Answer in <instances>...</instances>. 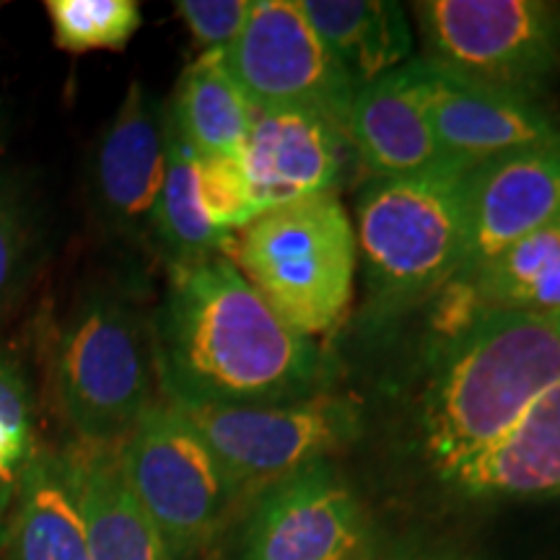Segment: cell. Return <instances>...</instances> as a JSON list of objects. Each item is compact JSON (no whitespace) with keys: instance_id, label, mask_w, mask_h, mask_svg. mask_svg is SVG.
I'll list each match as a JSON object with an SVG mask.
<instances>
[{"instance_id":"1","label":"cell","mask_w":560,"mask_h":560,"mask_svg":"<svg viewBox=\"0 0 560 560\" xmlns=\"http://www.w3.org/2000/svg\"><path fill=\"white\" fill-rule=\"evenodd\" d=\"M166 400L206 405L289 402L317 395L322 355L285 325L229 257L172 268L153 322Z\"/></svg>"},{"instance_id":"2","label":"cell","mask_w":560,"mask_h":560,"mask_svg":"<svg viewBox=\"0 0 560 560\" xmlns=\"http://www.w3.org/2000/svg\"><path fill=\"white\" fill-rule=\"evenodd\" d=\"M560 382V319L482 312L454 335L423 395L420 431L439 472L493 444Z\"/></svg>"},{"instance_id":"3","label":"cell","mask_w":560,"mask_h":560,"mask_svg":"<svg viewBox=\"0 0 560 560\" xmlns=\"http://www.w3.org/2000/svg\"><path fill=\"white\" fill-rule=\"evenodd\" d=\"M153 330L128 299L89 291L60 322L50 387L81 444L117 446L156 405Z\"/></svg>"},{"instance_id":"4","label":"cell","mask_w":560,"mask_h":560,"mask_svg":"<svg viewBox=\"0 0 560 560\" xmlns=\"http://www.w3.org/2000/svg\"><path fill=\"white\" fill-rule=\"evenodd\" d=\"M231 242L236 268L299 335L314 340L346 319L359 242L338 195L265 210Z\"/></svg>"},{"instance_id":"5","label":"cell","mask_w":560,"mask_h":560,"mask_svg":"<svg viewBox=\"0 0 560 560\" xmlns=\"http://www.w3.org/2000/svg\"><path fill=\"white\" fill-rule=\"evenodd\" d=\"M446 164L374 179L359 200V255L374 301L402 306L459 276L467 252V174Z\"/></svg>"},{"instance_id":"6","label":"cell","mask_w":560,"mask_h":560,"mask_svg":"<svg viewBox=\"0 0 560 560\" xmlns=\"http://www.w3.org/2000/svg\"><path fill=\"white\" fill-rule=\"evenodd\" d=\"M423 58L475 86L537 100L560 66V11L542 0L412 3Z\"/></svg>"},{"instance_id":"7","label":"cell","mask_w":560,"mask_h":560,"mask_svg":"<svg viewBox=\"0 0 560 560\" xmlns=\"http://www.w3.org/2000/svg\"><path fill=\"white\" fill-rule=\"evenodd\" d=\"M117 450L132 495L172 558L198 556L221 529L236 488L190 420L172 402H156Z\"/></svg>"},{"instance_id":"8","label":"cell","mask_w":560,"mask_h":560,"mask_svg":"<svg viewBox=\"0 0 560 560\" xmlns=\"http://www.w3.org/2000/svg\"><path fill=\"white\" fill-rule=\"evenodd\" d=\"M174 408L190 420L236 490L272 486L285 475L325 459L353 441L361 425L355 405L330 395L289 402Z\"/></svg>"},{"instance_id":"9","label":"cell","mask_w":560,"mask_h":560,"mask_svg":"<svg viewBox=\"0 0 560 560\" xmlns=\"http://www.w3.org/2000/svg\"><path fill=\"white\" fill-rule=\"evenodd\" d=\"M221 55L255 109L310 107L348 136L359 86L312 30L299 0H252L242 34Z\"/></svg>"},{"instance_id":"10","label":"cell","mask_w":560,"mask_h":560,"mask_svg":"<svg viewBox=\"0 0 560 560\" xmlns=\"http://www.w3.org/2000/svg\"><path fill=\"white\" fill-rule=\"evenodd\" d=\"M240 560H374V542L353 490L317 459L257 499Z\"/></svg>"},{"instance_id":"11","label":"cell","mask_w":560,"mask_h":560,"mask_svg":"<svg viewBox=\"0 0 560 560\" xmlns=\"http://www.w3.org/2000/svg\"><path fill=\"white\" fill-rule=\"evenodd\" d=\"M560 215V138L482 161L467 174V280L511 244Z\"/></svg>"},{"instance_id":"12","label":"cell","mask_w":560,"mask_h":560,"mask_svg":"<svg viewBox=\"0 0 560 560\" xmlns=\"http://www.w3.org/2000/svg\"><path fill=\"white\" fill-rule=\"evenodd\" d=\"M166 140L170 104L132 81L96 145L91 172L96 210L117 234L140 236L151 231L166 172Z\"/></svg>"},{"instance_id":"13","label":"cell","mask_w":560,"mask_h":560,"mask_svg":"<svg viewBox=\"0 0 560 560\" xmlns=\"http://www.w3.org/2000/svg\"><path fill=\"white\" fill-rule=\"evenodd\" d=\"M420 62L433 136L450 164L478 166L560 138L556 120L537 100L475 86L425 58Z\"/></svg>"},{"instance_id":"14","label":"cell","mask_w":560,"mask_h":560,"mask_svg":"<svg viewBox=\"0 0 560 560\" xmlns=\"http://www.w3.org/2000/svg\"><path fill=\"white\" fill-rule=\"evenodd\" d=\"M346 140V130L317 109H255L244 145V164L262 213L335 192Z\"/></svg>"},{"instance_id":"15","label":"cell","mask_w":560,"mask_h":560,"mask_svg":"<svg viewBox=\"0 0 560 560\" xmlns=\"http://www.w3.org/2000/svg\"><path fill=\"white\" fill-rule=\"evenodd\" d=\"M348 140L374 179L416 177L450 164L429 120L420 58L355 89Z\"/></svg>"},{"instance_id":"16","label":"cell","mask_w":560,"mask_h":560,"mask_svg":"<svg viewBox=\"0 0 560 560\" xmlns=\"http://www.w3.org/2000/svg\"><path fill=\"white\" fill-rule=\"evenodd\" d=\"M441 478L475 499L560 495V382L493 444Z\"/></svg>"},{"instance_id":"17","label":"cell","mask_w":560,"mask_h":560,"mask_svg":"<svg viewBox=\"0 0 560 560\" xmlns=\"http://www.w3.org/2000/svg\"><path fill=\"white\" fill-rule=\"evenodd\" d=\"M120 446V444H117ZM75 444L66 450L91 560H174L122 472L120 450Z\"/></svg>"},{"instance_id":"18","label":"cell","mask_w":560,"mask_h":560,"mask_svg":"<svg viewBox=\"0 0 560 560\" xmlns=\"http://www.w3.org/2000/svg\"><path fill=\"white\" fill-rule=\"evenodd\" d=\"M3 542L9 560H91L66 452L39 446L34 454L11 503Z\"/></svg>"},{"instance_id":"19","label":"cell","mask_w":560,"mask_h":560,"mask_svg":"<svg viewBox=\"0 0 560 560\" xmlns=\"http://www.w3.org/2000/svg\"><path fill=\"white\" fill-rule=\"evenodd\" d=\"M299 5L355 86L410 62L408 11L395 0H299Z\"/></svg>"},{"instance_id":"20","label":"cell","mask_w":560,"mask_h":560,"mask_svg":"<svg viewBox=\"0 0 560 560\" xmlns=\"http://www.w3.org/2000/svg\"><path fill=\"white\" fill-rule=\"evenodd\" d=\"M170 115L198 159L242 156L255 107L231 79L221 50H208L182 73Z\"/></svg>"},{"instance_id":"21","label":"cell","mask_w":560,"mask_h":560,"mask_svg":"<svg viewBox=\"0 0 560 560\" xmlns=\"http://www.w3.org/2000/svg\"><path fill=\"white\" fill-rule=\"evenodd\" d=\"M457 285L482 312L560 314V215Z\"/></svg>"},{"instance_id":"22","label":"cell","mask_w":560,"mask_h":560,"mask_svg":"<svg viewBox=\"0 0 560 560\" xmlns=\"http://www.w3.org/2000/svg\"><path fill=\"white\" fill-rule=\"evenodd\" d=\"M151 234L164 249L172 268L200 262L206 257L221 255L231 236L221 234L206 219L198 190V156L185 138L174 128L170 115V140H166V172L153 206Z\"/></svg>"},{"instance_id":"23","label":"cell","mask_w":560,"mask_h":560,"mask_svg":"<svg viewBox=\"0 0 560 560\" xmlns=\"http://www.w3.org/2000/svg\"><path fill=\"white\" fill-rule=\"evenodd\" d=\"M42 244V206L32 182L16 170H0V317L37 276Z\"/></svg>"},{"instance_id":"24","label":"cell","mask_w":560,"mask_h":560,"mask_svg":"<svg viewBox=\"0 0 560 560\" xmlns=\"http://www.w3.org/2000/svg\"><path fill=\"white\" fill-rule=\"evenodd\" d=\"M37 450L30 374L24 361L0 342V516L11 509Z\"/></svg>"},{"instance_id":"25","label":"cell","mask_w":560,"mask_h":560,"mask_svg":"<svg viewBox=\"0 0 560 560\" xmlns=\"http://www.w3.org/2000/svg\"><path fill=\"white\" fill-rule=\"evenodd\" d=\"M55 45L81 55L94 50H125L140 30L136 0H47Z\"/></svg>"},{"instance_id":"26","label":"cell","mask_w":560,"mask_h":560,"mask_svg":"<svg viewBox=\"0 0 560 560\" xmlns=\"http://www.w3.org/2000/svg\"><path fill=\"white\" fill-rule=\"evenodd\" d=\"M198 190L206 219L221 234H234L262 213L242 156L198 159Z\"/></svg>"},{"instance_id":"27","label":"cell","mask_w":560,"mask_h":560,"mask_svg":"<svg viewBox=\"0 0 560 560\" xmlns=\"http://www.w3.org/2000/svg\"><path fill=\"white\" fill-rule=\"evenodd\" d=\"M192 39L208 50H226L247 24L252 0H179L174 5Z\"/></svg>"},{"instance_id":"28","label":"cell","mask_w":560,"mask_h":560,"mask_svg":"<svg viewBox=\"0 0 560 560\" xmlns=\"http://www.w3.org/2000/svg\"><path fill=\"white\" fill-rule=\"evenodd\" d=\"M3 540H5V529L0 527V542H3Z\"/></svg>"},{"instance_id":"29","label":"cell","mask_w":560,"mask_h":560,"mask_svg":"<svg viewBox=\"0 0 560 560\" xmlns=\"http://www.w3.org/2000/svg\"><path fill=\"white\" fill-rule=\"evenodd\" d=\"M556 317H558V319H560V314H556Z\"/></svg>"}]
</instances>
